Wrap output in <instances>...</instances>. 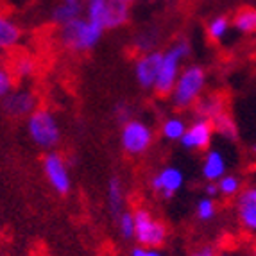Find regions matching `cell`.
<instances>
[{"label":"cell","instance_id":"1","mask_svg":"<svg viewBox=\"0 0 256 256\" xmlns=\"http://www.w3.org/2000/svg\"><path fill=\"white\" fill-rule=\"evenodd\" d=\"M206 88V72L199 64H188L181 70L178 81L170 92V100L178 110L194 108L202 97Z\"/></svg>","mask_w":256,"mask_h":256},{"label":"cell","instance_id":"2","mask_svg":"<svg viewBox=\"0 0 256 256\" xmlns=\"http://www.w3.org/2000/svg\"><path fill=\"white\" fill-rule=\"evenodd\" d=\"M26 129L30 142L43 150H54L61 142V128L56 115L47 108H38L27 116Z\"/></svg>","mask_w":256,"mask_h":256},{"label":"cell","instance_id":"3","mask_svg":"<svg viewBox=\"0 0 256 256\" xmlns=\"http://www.w3.org/2000/svg\"><path fill=\"white\" fill-rule=\"evenodd\" d=\"M104 34V29L88 18H76L61 27L60 42L64 48L72 52H88L95 48Z\"/></svg>","mask_w":256,"mask_h":256},{"label":"cell","instance_id":"4","mask_svg":"<svg viewBox=\"0 0 256 256\" xmlns=\"http://www.w3.org/2000/svg\"><path fill=\"white\" fill-rule=\"evenodd\" d=\"M190 56V45L186 40H180L174 45L166 48L162 54V64H160V72L154 90L160 95H170L176 81L181 74V64Z\"/></svg>","mask_w":256,"mask_h":256},{"label":"cell","instance_id":"5","mask_svg":"<svg viewBox=\"0 0 256 256\" xmlns=\"http://www.w3.org/2000/svg\"><path fill=\"white\" fill-rule=\"evenodd\" d=\"M86 18L104 30L118 29L129 20V6L120 0H90L86 4Z\"/></svg>","mask_w":256,"mask_h":256},{"label":"cell","instance_id":"6","mask_svg":"<svg viewBox=\"0 0 256 256\" xmlns=\"http://www.w3.org/2000/svg\"><path fill=\"white\" fill-rule=\"evenodd\" d=\"M132 214H134V240L147 248H162L168 236L165 222L156 218L146 208H138Z\"/></svg>","mask_w":256,"mask_h":256},{"label":"cell","instance_id":"7","mask_svg":"<svg viewBox=\"0 0 256 256\" xmlns=\"http://www.w3.org/2000/svg\"><path fill=\"white\" fill-rule=\"evenodd\" d=\"M154 140V132L149 124L144 120L131 118L122 124L120 131V146L129 156H142L150 149Z\"/></svg>","mask_w":256,"mask_h":256},{"label":"cell","instance_id":"8","mask_svg":"<svg viewBox=\"0 0 256 256\" xmlns=\"http://www.w3.org/2000/svg\"><path fill=\"white\" fill-rule=\"evenodd\" d=\"M43 174L47 178L48 184L52 186L56 194L60 196H66L72 190V178H70L68 165L64 162V158L56 150H48L43 156Z\"/></svg>","mask_w":256,"mask_h":256},{"label":"cell","instance_id":"9","mask_svg":"<svg viewBox=\"0 0 256 256\" xmlns=\"http://www.w3.org/2000/svg\"><path fill=\"white\" fill-rule=\"evenodd\" d=\"M235 215L246 233L256 235V184L242 188L235 197Z\"/></svg>","mask_w":256,"mask_h":256},{"label":"cell","instance_id":"10","mask_svg":"<svg viewBox=\"0 0 256 256\" xmlns=\"http://www.w3.org/2000/svg\"><path fill=\"white\" fill-rule=\"evenodd\" d=\"M214 124L212 120L196 118L192 124H188L183 138L180 140L181 147L186 150H206L212 146L214 140Z\"/></svg>","mask_w":256,"mask_h":256},{"label":"cell","instance_id":"11","mask_svg":"<svg viewBox=\"0 0 256 256\" xmlns=\"http://www.w3.org/2000/svg\"><path fill=\"white\" fill-rule=\"evenodd\" d=\"M0 106L8 116L24 118L38 110V98L30 90H11L4 98H0Z\"/></svg>","mask_w":256,"mask_h":256},{"label":"cell","instance_id":"12","mask_svg":"<svg viewBox=\"0 0 256 256\" xmlns=\"http://www.w3.org/2000/svg\"><path fill=\"white\" fill-rule=\"evenodd\" d=\"M184 184V174L180 166L166 165L160 168L150 180V188L163 199H172Z\"/></svg>","mask_w":256,"mask_h":256},{"label":"cell","instance_id":"13","mask_svg":"<svg viewBox=\"0 0 256 256\" xmlns=\"http://www.w3.org/2000/svg\"><path fill=\"white\" fill-rule=\"evenodd\" d=\"M162 54L163 52L158 50L144 52L134 63V77L142 90H154L162 64Z\"/></svg>","mask_w":256,"mask_h":256},{"label":"cell","instance_id":"14","mask_svg":"<svg viewBox=\"0 0 256 256\" xmlns=\"http://www.w3.org/2000/svg\"><path fill=\"white\" fill-rule=\"evenodd\" d=\"M226 170H228L226 156L218 149H208V152L204 154V160H202V165H201L202 178H204L208 183H217L222 176H226Z\"/></svg>","mask_w":256,"mask_h":256},{"label":"cell","instance_id":"15","mask_svg":"<svg viewBox=\"0 0 256 256\" xmlns=\"http://www.w3.org/2000/svg\"><path fill=\"white\" fill-rule=\"evenodd\" d=\"M194 108H196L197 118L214 120L224 113V97H220L218 94L206 95V97L199 98Z\"/></svg>","mask_w":256,"mask_h":256},{"label":"cell","instance_id":"16","mask_svg":"<svg viewBox=\"0 0 256 256\" xmlns=\"http://www.w3.org/2000/svg\"><path fill=\"white\" fill-rule=\"evenodd\" d=\"M22 29L16 22L0 13V50H11L20 43Z\"/></svg>","mask_w":256,"mask_h":256},{"label":"cell","instance_id":"17","mask_svg":"<svg viewBox=\"0 0 256 256\" xmlns=\"http://www.w3.org/2000/svg\"><path fill=\"white\" fill-rule=\"evenodd\" d=\"M108 208H110V214L113 217H118L122 212H124V204H126V194H124V184L120 181V178L113 176L110 181H108Z\"/></svg>","mask_w":256,"mask_h":256},{"label":"cell","instance_id":"18","mask_svg":"<svg viewBox=\"0 0 256 256\" xmlns=\"http://www.w3.org/2000/svg\"><path fill=\"white\" fill-rule=\"evenodd\" d=\"M82 13V6L81 2H76V4H70V2H61L52 9V20L58 24L60 27L66 26L72 20L79 18Z\"/></svg>","mask_w":256,"mask_h":256},{"label":"cell","instance_id":"19","mask_svg":"<svg viewBox=\"0 0 256 256\" xmlns=\"http://www.w3.org/2000/svg\"><path fill=\"white\" fill-rule=\"evenodd\" d=\"M233 27L242 34H256V9L244 8L233 14Z\"/></svg>","mask_w":256,"mask_h":256},{"label":"cell","instance_id":"20","mask_svg":"<svg viewBox=\"0 0 256 256\" xmlns=\"http://www.w3.org/2000/svg\"><path fill=\"white\" fill-rule=\"evenodd\" d=\"M188 124L181 116H168L162 124V136L168 142H180L186 131Z\"/></svg>","mask_w":256,"mask_h":256},{"label":"cell","instance_id":"21","mask_svg":"<svg viewBox=\"0 0 256 256\" xmlns=\"http://www.w3.org/2000/svg\"><path fill=\"white\" fill-rule=\"evenodd\" d=\"M231 27V20L226 16H215L208 22V27H206V32H208V38L212 42H220L228 36Z\"/></svg>","mask_w":256,"mask_h":256},{"label":"cell","instance_id":"22","mask_svg":"<svg viewBox=\"0 0 256 256\" xmlns=\"http://www.w3.org/2000/svg\"><path fill=\"white\" fill-rule=\"evenodd\" d=\"M217 188H218V196L231 199V197L238 196L240 190H242V184H240V180L236 176L226 174L217 181Z\"/></svg>","mask_w":256,"mask_h":256},{"label":"cell","instance_id":"23","mask_svg":"<svg viewBox=\"0 0 256 256\" xmlns=\"http://www.w3.org/2000/svg\"><path fill=\"white\" fill-rule=\"evenodd\" d=\"M196 215L199 220L202 222H210L214 220L215 215H217V202H215L214 197H202L197 201V206H196Z\"/></svg>","mask_w":256,"mask_h":256},{"label":"cell","instance_id":"24","mask_svg":"<svg viewBox=\"0 0 256 256\" xmlns=\"http://www.w3.org/2000/svg\"><path fill=\"white\" fill-rule=\"evenodd\" d=\"M116 226H118L120 236L124 240L134 238V214H132V212L124 210V212L116 217Z\"/></svg>","mask_w":256,"mask_h":256},{"label":"cell","instance_id":"25","mask_svg":"<svg viewBox=\"0 0 256 256\" xmlns=\"http://www.w3.org/2000/svg\"><path fill=\"white\" fill-rule=\"evenodd\" d=\"M212 124H214L215 131L220 132L222 136H226V138H235L236 136L235 124H233V120H231V116L228 115L226 111H224L222 115H218L217 118L212 120Z\"/></svg>","mask_w":256,"mask_h":256},{"label":"cell","instance_id":"26","mask_svg":"<svg viewBox=\"0 0 256 256\" xmlns=\"http://www.w3.org/2000/svg\"><path fill=\"white\" fill-rule=\"evenodd\" d=\"M36 70V63L29 56H20L13 63V72L20 77H30Z\"/></svg>","mask_w":256,"mask_h":256},{"label":"cell","instance_id":"27","mask_svg":"<svg viewBox=\"0 0 256 256\" xmlns=\"http://www.w3.org/2000/svg\"><path fill=\"white\" fill-rule=\"evenodd\" d=\"M13 90V74L0 64V98H4Z\"/></svg>","mask_w":256,"mask_h":256},{"label":"cell","instance_id":"28","mask_svg":"<svg viewBox=\"0 0 256 256\" xmlns=\"http://www.w3.org/2000/svg\"><path fill=\"white\" fill-rule=\"evenodd\" d=\"M129 256H165L160 248H147V246H140L138 244L136 248L131 249V254Z\"/></svg>","mask_w":256,"mask_h":256},{"label":"cell","instance_id":"29","mask_svg":"<svg viewBox=\"0 0 256 256\" xmlns=\"http://www.w3.org/2000/svg\"><path fill=\"white\" fill-rule=\"evenodd\" d=\"M190 256H217V251H215L214 246L206 244V246H199L197 249H194Z\"/></svg>","mask_w":256,"mask_h":256},{"label":"cell","instance_id":"30","mask_svg":"<svg viewBox=\"0 0 256 256\" xmlns=\"http://www.w3.org/2000/svg\"><path fill=\"white\" fill-rule=\"evenodd\" d=\"M115 113H116V116L120 118V122L124 124V122H128V120H131V110H129L126 104H118V106L115 108Z\"/></svg>","mask_w":256,"mask_h":256},{"label":"cell","instance_id":"31","mask_svg":"<svg viewBox=\"0 0 256 256\" xmlns=\"http://www.w3.org/2000/svg\"><path fill=\"white\" fill-rule=\"evenodd\" d=\"M206 196L208 197H215V196H218V188H217V183H208L206 184Z\"/></svg>","mask_w":256,"mask_h":256},{"label":"cell","instance_id":"32","mask_svg":"<svg viewBox=\"0 0 256 256\" xmlns=\"http://www.w3.org/2000/svg\"><path fill=\"white\" fill-rule=\"evenodd\" d=\"M61 2H70V4H76V2H81V0H61Z\"/></svg>","mask_w":256,"mask_h":256},{"label":"cell","instance_id":"33","mask_svg":"<svg viewBox=\"0 0 256 256\" xmlns=\"http://www.w3.org/2000/svg\"><path fill=\"white\" fill-rule=\"evenodd\" d=\"M120 2H124V4H132V2H134V0H120Z\"/></svg>","mask_w":256,"mask_h":256},{"label":"cell","instance_id":"34","mask_svg":"<svg viewBox=\"0 0 256 256\" xmlns=\"http://www.w3.org/2000/svg\"><path fill=\"white\" fill-rule=\"evenodd\" d=\"M251 256H256V248H254V251H252V254Z\"/></svg>","mask_w":256,"mask_h":256},{"label":"cell","instance_id":"35","mask_svg":"<svg viewBox=\"0 0 256 256\" xmlns=\"http://www.w3.org/2000/svg\"><path fill=\"white\" fill-rule=\"evenodd\" d=\"M217 256H228V254H217Z\"/></svg>","mask_w":256,"mask_h":256},{"label":"cell","instance_id":"36","mask_svg":"<svg viewBox=\"0 0 256 256\" xmlns=\"http://www.w3.org/2000/svg\"><path fill=\"white\" fill-rule=\"evenodd\" d=\"M84 2H90V0H84Z\"/></svg>","mask_w":256,"mask_h":256}]
</instances>
